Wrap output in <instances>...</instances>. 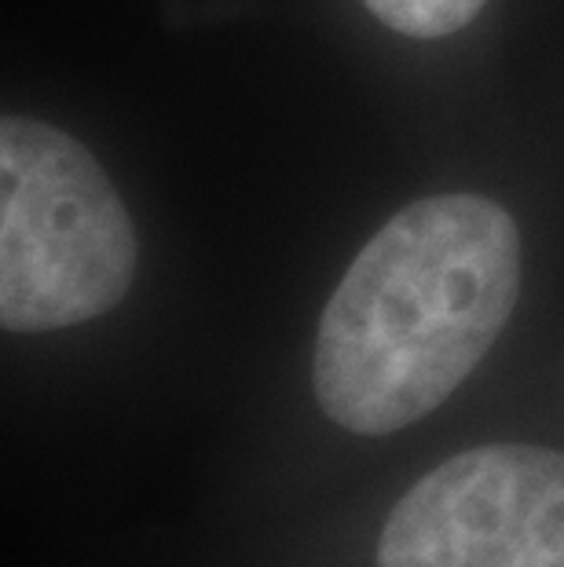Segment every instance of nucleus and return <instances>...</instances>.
Listing matches in <instances>:
<instances>
[{
    "instance_id": "nucleus-3",
    "label": "nucleus",
    "mask_w": 564,
    "mask_h": 567,
    "mask_svg": "<svg viewBox=\"0 0 564 567\" xmlns=\"http://www.w3.org/2000/svg\"><path fill=\"white\" fill-rule=\"evenodd\" d=\"M378 567H564V451L491 443L396 502Z\"/></svg>"
},
{
    "instance_id": "nucleus-1",
    "label": "nucleus",
    "mask_w": 564,
    "mask_h": 567,
    "mask_svg": "<svg viewBox=\"0 0 564 567\" xmlns=\"http://www.w3.org/2000/svg\"><path fill=\"white\" fill-rule=\"evenodd\" d=\"M521 235L499 202L407 205L356 252L322 308L311 389L334 425L392 436L480 367L517 308Z\"/></svg>"
},
{
    "instance_id": "nucleus-4",
    "label": "nucleus",
    "mask_w": 564,
    "mask_h": 567,
    "mask_svg": "<svg viewBox=\"0 0 564 567\" xmlns=\"http://www.w3.org/2000/svg\"><path fill=\"white\" fill-rule=\"evenodd\" d=\"M363 4L403 38L433 41L470 27L488 0H363Z\"/></svg>"
},
{
    "instance_id": "nucleus-2",
    "label": "nucleus",
    "mask_w": 564,
    "mask_h": 567,
    "mask_svg": "<svg viewBox=\"0 0 564 567\" xmlns=\"http://www.w3.org/2000/svg\"><path fill=\"white\" fill-rule=\"evenodd\" d=\"M136 275V231L100 162L33 117L0 125V322L48 333L106 316Z\"/></svg>"
}]
</instances>
